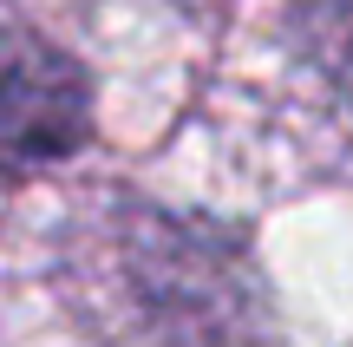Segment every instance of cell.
<instances>
[{"mask_svg":"<svg viewBox=\"0 0 353 347\" xmlns=\"http://www.w3.org/2000/svg\"><path fill=\"white\" fill-rule=\"evenodd\" d=\"M92 138V86L72 52L0 26V177H26Z\"/></svg>","mask_w":353,"mask_h":347,"instance_id":"cell-2","label":"cell"},{"mask_svg":"<svg viewBox=\"0 0 353 347\" xmlns=\"http://www.w3.org/2000/svg\"><path fill=\"white\" fill-rule=\"evenodd\" d=\"M294 39H301L307 66H314L341 99H353V0H301Z\"/></svg>","mask_w":353,"mask_h":347,"instance_id":"cell-3","label":"cell"},{"mask_svg":"<svg viewBox=\"0 0 353 347\" xmlns=\"http://www.w3.org/2000/svg\"><path fill=\"white\" fill-rule=\"evenodd\" d=\"M118 282L157 347H249L268 315L262 275L236 236L164 210L125 230Z\"/></svg>","mask_w":353,"mask_h":347,"instance_id":"cell-1","label":"cell"}]
</instances>
